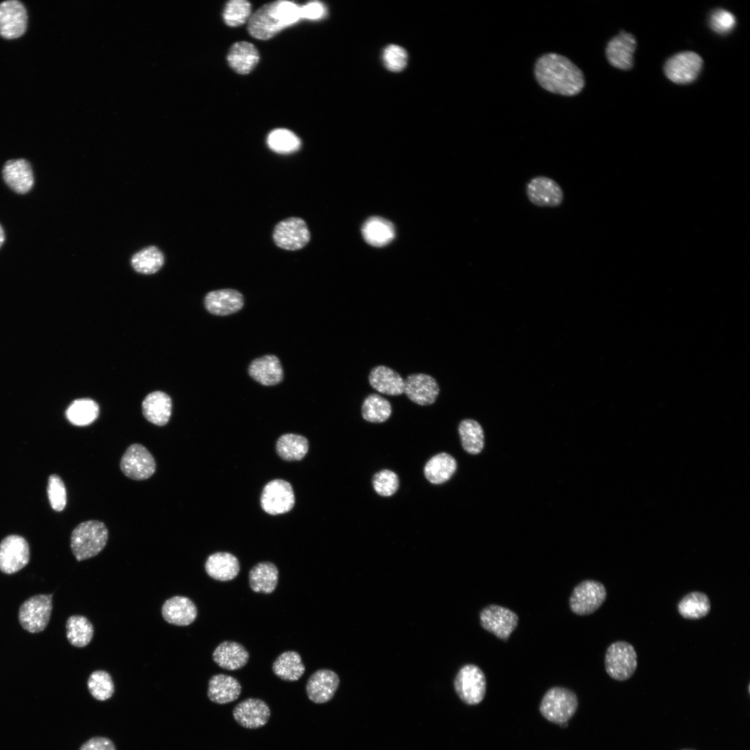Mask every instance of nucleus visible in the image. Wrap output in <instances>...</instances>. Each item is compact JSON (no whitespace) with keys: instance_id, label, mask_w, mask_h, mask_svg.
<instances>
[{"instance_id":"36","label":"nucleus","mask_w":750,"mask_h":750,"mask_svg":"<svg viewBox=\"0 0 750 750\" xmlns=\"http://www.w3.org/2000/svg\"><path fill=\"white\" fill-rule=\"evenodd\" d=\"M308 440L300 435L287 433L277 440L276 449L278 456L287 461L301 460L308 450Z\"/></svg>"},{"instance_id":"1","label":"nucleus","mask_w":750,"mask_h":750,"mask_svg":"<svg viewBox=\"0 0 750 750\" xmlns=\"http://www.w3.org/2000/svg\"><path fill=\"white\" fill-rule=\"evenodd\" d=\"M535 76L544 89L565 96L577 94L585 83L583 73L578 67L557 53L542 56L535 63Z\"/></svg>"},{"instance_id":"4","label":"nucleus","mask_w":750,"mask_h":750,"mask_svg":"<svg viewBox=\"0 0 750 750\" xmlns=\"http://www.w3.org/2000/svg\"><path fill=\"white\" fill-rule=\"evenodd\" d=\"M578 704V698L574 692L562 687H553L543 696L540 711L547 720L561 724L573 717Z\"/></svg>"},{"instance_id":"47","label":"nucleus","mask_w":750,"mask_h":750,"mask_svg":"<svg viewBox=\"0 0 750 750\" xmlns=\"http://www.w3.org/2000/svg\"><path fill=\"white\" fill-rule=\"evenodd\" d=\"M383 61L385 66L392 72L403 70L408 61L406 51L396 44H390L385 48L383 53Z\"/></svg>"},{"instance_id":"43","label":"nucleus","mask_w":750,"mask_h":750,"mask_svg":"<svg viewBox=\"0 0 750 750\" xmlns=\"http://www.w3.org/2000/svg\"><path fill=\"white\" fill-rule=\"evenodd\" d=\"M267 144L272 151L276 153H290L299 149L301 142L292 131L285 128H278L268 135Z\"/></svg>"},{"instance_id":"34","label":"nucleus","mask_w":750,"mask_h":750,"mask_svg":"<svg viewBox=\"0 0 750 750\" xmlns=\"http://www.w3.org/2000/svg\"><path fill=\"white\" fill-rule=\"evenodd\" d=\"M457 463L453 457L442 452L433 456L426 464L424 472L426 479L433 484H442L455 473Z\"/></svg>"},{"instance_id":"21","label":"nucleus","mask_w":750,"mask_h":750,"mask_svg":"<svg viewBox=\"0 0 750 750\" xmlns=\"http://www.w3.org/2000/svg\"><path fill=\"white\" fill-rule=\"evenodd\" d=\"M207 310L215 315L226 316L240 310L244 306L242 294L233 289L208 292L204 300Z\"/></svg>"},{"instance_id":"41","label":"nucleus","mask_w":750,"mask_h":750,"mask_svg":"<svg viewBox=\"0 0 750 750\" xmlns=\"http://www.w3.org/2000/svg\"><path fill=\"white\" fill-rule=\"evenodd\" d=\"M392 407L390 402L377 394H371L364 400L362 406V415L365 420L381 423L390 417Z\"/></svg>"},{"instance_id":"15","label":"nucleus","mask_w":750,"mask_h":750,"mask_svg":"<svg viewBox=\"0 0 750 750\" xmlns=\"http://www.w3.org/2000/svg\"><path fill=\"white\" fill-rule=\"evenodd\" d=\"M26 26V10L20 1L8 0L0 3V35L6 39L19 38Z\"/></svg>"},{"instance_id":"16","label":"nucleus","mask_w":750,"mask_h":750,"mask_svg":"<svg viewBox=\"0 0 750 750\" xmlns=\"http://www.w3.org/2000/svg\"><path fill=\"white\" fill-rule=\"evenodd\" d=\"M440 392L437 381L431 376L412 374L404 380L403 393L411 401L420 406L433 404Z\"/></svg>"},{"instance_id":"2","label":"nucleus","mask_w":750,"mask_h":750,"mask_svg":"<svg viewBox=\"0 0 750 750\" xmlns=\"http://www.w3.org/2000/svg\"><path fill=\"white\" fill-rule=\"evenodd\" d=\"M301 19V7L292 1H276L264 5L249 18L248 31L254 38L268 40Z\"/></svg>"},{"instance_id":"8","label":"nucleus","mask_w":750,"mask_h":750,"mask_svg":"<svg viewBox=\"0 0 750 750\" xmlns=\"http://www.w3.org/2000/svg\"><path fill=\"white\" fill-rule=\"evenodd\" d=\"M606 595V588L601 582L585 580L574 588L569 598V607L576 615H590L601 607Z\"/></svg>"},{"instance_id":"32","label":"nucleus","mask_w":750,"mask_h":750,"mask_svg":"<svg viewBox=\"0 0 750 750\" xmlns=\"http://www.w3.org/2000/svg\"><path fill=\"white\" fill-rule=\"evenodd\" d=\"M362 233L368 244L383 247L393 240L395 231L393 224L388 220L380 217H372L362 225Z\"/></svg>"},{"instance_id":"28","label":"nucleus","mask_w":750,"mask_h":750,"mask_svg":"<svg viewBox=\"0 0 750 750\" xmlns=\"http://www.w3.org/2000/svg\"><path fill=\"white\" fill-rule=\"evenodd\" d=\"M238 559L228 552H216L209 556L205 563V569L209 576L219 581H228L235 578L240 572Z\"/></svg>"},{"instance_id":"45","label":"nucleus","mask_w":750,"mask_h":750,"mask_svg":"<svg viewBox=\"0 0 750 750\" xmlns=\"http://www.w3.org/2000/svg\"><path fill=\"white\" fill-rule=\"evenodd\" d=\"M374 490L381 496L390 497L399 488L398 476L388 469L381 470L374 474L372 480Z\"/></svg>"},{"instance_id":"46","label":"nucleus","mask_w":750,"mask_h":750,"mask_svg":"<svg viewBox=\"0 0 750 750\" xmlns=\"http://www.w3.org/2000/svg\"><path fill=\"white\" fill-rule=\"evenodd\" d=\"M47 495L51 508L58 512L62 511L67 503V492L64 482L57 474L49 477Z\"/></svg>"},{"instance_id":"5","label":"nucleus","mask_w":750,"mask_h":750,"mask_svg":"<svg viewBox=\"0 0 750 750\" xmlns=\"http://www.w3.org/2000/svg\"><path fill=\"white\" fill-rule=\"evenodd\" d=\"M637 666V653L631 644L617 641L608 647L605 655V668L612 678L626 681L634 674Z\"/></svg>"},{"instance_id":"3","label":"nucleus","mask_w":750,"mask_h":750,"mask_svg":"<svg viewBox=\"0 0 750 750\" xmlns=\"http://www.w3.org/2000/svg\"><path fill=\"white\" fill-rule=\"evenodd\" d=\"M108 538L106 525L97 520L79 524L72 531L70 546L77 560L97 556L105 547Z\"/></svg>"},{"instance_id":"48","label":"nucleus","mask_w":750,"mask_h":750,"mask_svg":"<svg viewBox=\"0 0 750 750\" xmlns=\"http://www.w3.org/2000/svg\"><path fill=\"white\" fill-rule=\"evenodd\" d=\"M736 23L735 16L726 10L713 11L709 19L710 28L716 33L726 34L731 31Z\"/></svg>"},{"instance_id":"37","label":"nucleus","mask_w":750,"mask_h":750,"mask_svg":"<svg viewBox=\"0 0 750 750\" xmlns=\"http://www.w3.org/2000/svg\"><path fill=\"white\" fill-rule=\"evenodd\" d=\"M98 404L90 399H80L73 401L66 411L69 422L75 426H87L99 416Z\"/></svg>"},{"instance_id":"11","label":"nucleus","mask_w":750,"mask_h":750,"mask_svg":"<svg viewBox=\"0 0 750 750\" xmlns=\"http://www.w3.org/2000/svg\"><path fill=\"white\" fill-rule=\"evenodd\" d=\"M294 502L292 485L282 479H275L267 483L261 494L262 508L270 515L288 512L293 508Z\"/></svg>"},{"instance_id":"10","label":"nucleus","mask_w":750,"mask_h":750,"mask_svg":"<svg viewBox=\"0 0 750 750\" xmlns=\"http://www.w3.org/2000/svg\"><path fill=\"white\" fill-rule=\"evenodd\" d=\"M273 239L278 247L295 251L302 249L308 243L310 234L303 219L292 217L276 225L273 231Z\"/></svg>"},{"instance_id":"18","label":"nucleus","mask_w":750,"mask_h":750,"mask_svg":"<svg viewBox=\"0 0 750 750\" xmlns=\"http://www.w3.org/2000/svg\"><path fill=\"white\" fill-rule=\"evenodd\" d=\"M271 715L268 705L260 699L249 698L239 703L233 710V716L241 726L255 729L265 726Z\"/></svg>"},{"instance_id":"50","label":"nucleus","mask_w":750,"mask_h":750,"mask_svg":"<svg viewBox=\"0 0 750 750\" xmlns=\"http://www.w3.org/2000/svg\"><path fill=\"white\" fill-rule=\"evenodd\" d=\"M326 10L319 1H312L301 7V18L319 19L325 16Z\"/></svg>"},{"instance_id":"13","label":"nucleus","mask_w":750,"mask_h":750,"mask_svg":"<svg viewBox=\"0 0 750 750\" xmlns=\"http://www.w3.org/2000/svg\"><path fill=\"white\" fill-rule=\"evenodd\" d=\"M30 558L27 541L18 535H10L0 542V570L14 574L25 567Z\"/></svg>"},{"instance_id":"7","label":"nucleus","mask_w":750,"mask_h":750,"mask_svg":"<svg viewBox=\"0 0 750 750\" xmlns=\"http://www.w3.org/2000/svg\"><path fill=\"white\" fill-rule=\"evenodd\" d=\"M52 610V594H38L26 600L19 610V621L24 629L42 631L47 626Z\"/></svg>"},{"instance_id":"27","label":"nucleus","mask_w":750,"mask_h":750,"mask_svg":"<svg viewBox=\"0 0 750 750\" xmlns=\"http://www.w3.org/2000/svg\"><path fill=\"white\" fill-rule=\"evenodd\" d=\"M241 691V685L236 678L219 674L209 679L207 695L211 701L217 704H225L236 700Z\"/></svg>"},{"instance_id":"26","label":"nucleus","mask_w":750,"mask_h":750,"mask_svg":"<svg viewBox=\"0 0 750 750\" xmlns=\"http://www.w3.org/2000/svg\"><path fill=\"white\" fill-rule=\"evenodd\" d=\"M368 380L370 385L381 394L398 396L403 393L404 379L389 367H374L369 374Z\"/></svg>"},{"instance_id":"38","label":"nucleus","mask_w":750,"mask_h":750,"mask_svg":"<svg viewBox=\"0 0 750 750\" xmlns=\"http://www.w3.org/2000/svg\"><path fill=\"white\" fill-rule=\"evenodd\" d=\"M66 629L68 641L76 647L88 645L94 634L92 624L85 617L81 615L69 617L66 622Z\"/></svg>"},{"instance_id":"25","label":"nucleus","mask_w":750,"mask_h":750,"mask_svg":"<svg viewBox=\"0 0 750 750\" xmlns=\"http://www.w3.org/2000/svg\"><path fill=\"white\" fill-rule=\"evenodd\" d=\"M249 654L244 647L234 641H224L212 653L215 662L226 670L239 669L247 663Z\"/></svg>"},{"instance_id":"30","label":"nucleus","mask_w":750,"mask_h":750,"mask_svg":"<svg viewBox=\"0 0 750 750\" xmlns=\"http://www.w3.org/2000/svg\"><path fill=\"white\" fill-rule=\"evenodd\" d=\"M278 581V568L269 561L257 563L249 573V586L255 592L272 593L277 586Z\"/></svg>"},{"instance_id":"39","label":"nucleus","mask_w":750,"mask_h":750,"mask_svg":"<svg viewBox=\"0 0 750 750\" xmlns=\"http://www.w3.org/2000/svg\"><path fill=\"white\" fill-rule=\"evenodd\" d=\"M463 449L470 454H478L484 446V435L481 425L473 419L462 420L458 426Z\"/></svg>"},{"instance_id":"20","label":"nucleus","mask_w":750,"mask_h":750,"mask_svg":"<svg viewBox=\"0 0 750 750\" xmlns=\"http://www.w3.org/2000/svg\"><path fill=\"white\" fill-rule=\"evenodd\" d=\"M635 48L636 40L634 36L629 33L622 31L609 41L606 53L612 66L626 70L633 66Z\"/></svg>"},{"instance_id":"49","label":"nucleus","mask_w":750,"mask_h":750,"mask_svg":"<svg viewBox=\"0 0 750 750\" xmlns=\"http://www.w3.org/2000/svg\"><path fill=\"white\" fill-rule=\"evenodd\" d=\"M78 750H117L114 742L102 736L92 737L86 740Z\"/></svg>"},{"instance_id":"33","label":"nucleus","mask_w":750,"mask_h":750,"mask_svg":"<svg viewBox=\"0 0 750 750\" xmlns=\"http://www.w3.org/2000/svg\"><path fill=\"white\" fill-rule=\"evenodd\" d=\"M272 671L281 680L294 682L303 676L305 666L299 653L287 651L281 653L274 661Z\"/></svg>"},{"instance_id":"19","label":"nucleus","mask_w":750,"mask_h":750,"mask_svg":"<svg viewBox=\"0 0 750 750\" xmlns=\"http://www.w3.org/2000/svg\"><path fill=\"white\" fill-rule=\"evenodd\" d=\"M339 683V676L335 672L328 669H319L307 681V696L315 703L328 702L333 697Z\"/></svg>"},{"instance_id":"22","label":"nucleus","mask_w":750,"mask_h":750,"mask_svg":"<svg viewBox=\"0 0 750 750\" xmlns=\"http://www.w3.org/2000/svg\"><path fill=\"white\" fill-rule=\"evenodd\" d=\"M2 173L6 183L17 193H26L33 185L31 166L24 159L8 160L3 166Z\"/></svg>"},{"instance_id":"31","label":"nucleus","mask_w":750,"mask_h":750,"mask_svg":"<svg viewBox=\"0 0 750 750\" xmlns=\"http://www.w3.org/2000/svg\"><path fill=\"white\" fill-rule=\"evenodd\" d=\"M227 60L229 65L237 73H249L257 65L259 54L256 48L247 42H238L232 45Z\"/></svg>"},{"instance_id":"29","label":"nucleus","mask_w":750,"mask_h":750,"mask_svg":"<svg viewBox=\"0 0 750 750\" xmlns=\"http://www.w3.org/2000/svg\"><path fill=\"white\" fill-rule=\"evenodd\" d=\"M144 417L157 426L165 425L171 416L172 401L165 393L156 391L148 394L142 402Z\"/></svg>"},{"instance_id":"17","label":"nucleus","mask_w":750,"mask_h":750,"mask_svg":"<svg viewBox=\"0 0 750 750\" xmlns=\"http://www.w3.org/2000/svg\"><path fill=\"white\" fill-rule=\"evenodd\" d=\"M526 194L530 201L541 207H556L563 199L560 186L553 179L547 176L532 178L526 185Z\"/></svg>"},{"instance_id":"9","label":"nucleus","mask_w":750,"mask_h":750,"mask_svg":"<svg viewBox=\"0 0 750 750\" xmlns=\"http://www.w3.org/2000/svg\"><path fill=\"white\" fill-rule=\"evenodd\" d=\"M120 469L128 478L142 481L150 478L156 470V461L150 452L140 444H133L122 457Z\"/></svg>"},{"instance_id":"40","label":"nucleus","mask_w":750,"mask_h":750,"mask_svg":"<svg viewBox=\"0 0 750 750\" xmlns=\"http://www.w3.org/2000/svg\"><path fill=\"white\" fill-rule=\"evenodd\" d=\"M164 263L162 252L155 246H149L135 253L131 258L133 269L142 274H150L158 272Z\"/></svg>"},{"instance_id":"44","label":"nucleus","mask_w":750,"mask_h":750,"mask_svg":"<svg viewBox=\"0 0 750 750\" xmlns=\"http://www.w3.org/2000/svg\"><path fill=\"white\" fill-rule=\"evenodd\" d=\"M251 14V4L245 0H231L224 10L223 17L229 26H238L244 24Z\"/></svg>"},{"instance_id":"6","label":"nucleus","mask_w":750,"mask_h":750,"mask_svg":"<svg viewBox=\"0 0 750 750\" xmlns=\"http://www.w3.org/2000/svg\"><path fill=\"white\" fill-rule=\"evenodd\" d=\"M456 694L465 703L476 705L481 703L486 692V679L483 671L476 665L468 664L458 671L454 680Z\"/></svg>"},{"instance_id":"12","label":"nucleus","mask_w":750,"mask_h":750,"mask_svg":"<svg viewBox=\"0 0 750 750\" xmlns=\"http://www.w3.org/2000/svg\"><path fill=\"white\" fill-rule=\"evenodd\" d=\"M480 623L485 630L506 641L517 626L518 616L507 608L492 604L481 611Z\"/></svg>"},{"instance_id":"24","label":"nucleus","mask_w":750,"mask_h":750,"mask_svg":"<svg viewBox=\"0 0 750 750\" xmlns=\"http://www.w3.org/2000/svg\"><path fill=\"white\" fill-rule=\"evenodd\" d=\"M162 615L165 620L169 624L188 626L196 619L197 608L189 598L175 596L163 603Z\"/></svg>"},{"instance_id":"14","label":"nucleus","mask_w":750,"mask_h":750,"mask_svg":"<svg viewBox=\"0 0 750 750\" xmlns=\"http://www.w3.org/2000/svg\"><path fill=\"white\" fill-rule=\"evenodd\" d=\"M702 65L700 56L692 51H684L671 57L664 66V72L672 82L687 84L697 78Z\"/></svg>"},{"instance_id":"42","label":"nucleus","mask_w":750,"mask_h":750,"mask_svg":"<svg viewBox=\"0 0 750 750\" xmlns=\"http://www.w3.org/2000/svg\"><path fill=\"white\" fill-rule=\"evenodd\" d=\"M87 685L91 696L100 701L110 699L115 692L112 677L103 670L93 672L88 679Z\"/></svg>"},{"instance_id":"51","label":"nucleus","mask_w":750,"mask_h":750,"mask_svg":"<svg viewBox=\"0 0 750 750\" xmlns=\"http://www.w3.org/2000/svg\"><path fill=\"white\" fill-rule=\"evenodd\" d=\"M4 240H5L4 231H3L1 226L0 225V247L3 244V243L4 242Z\"/></svg>"},{"instance_id":"35","label":"nucleus","mask_w":750,"mask_h":750,"mask_svg":"<svg viewBox=\"0 0 750 750\" xmlns=\"http://www.w3.org/2000/svg\"><path fill=\"white\" fill-rule=\"evenodd\" d=\"M678 613L685 619H699L706 617L711 608L706 594L694 591L684 596L678 603Z\"/></svg>"},{"instance_id":"23","label":"nucleus","mask_w":750,"mask_h":750,"mask_svg":"<svg viewBox=\"0 0 750 750\" xmlns=\"http://www.w3.org/2000/svg\"><path fill=\"white\" fill-rule=\"evenodd\" d=\"M248 372L253 380L265 386L277 385L283 379L282 365L274 355H265L253 360Z\"/></svg>"}]
</instances>
